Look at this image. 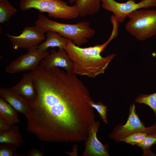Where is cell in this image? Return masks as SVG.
<instances>
[{
	"instance_id": "obj_1",
	"label": "cell",
	"mask_w": 156,
	"mask_h": 156,
	"mask_svg": "<svg viewBox=\"0 0 156 156\" xmlns=\"http://www.w3.org/2000/svg\"><path fill=\"white\" fill-rule=\"evenodd\" d=\"M34 100H27V130L47 142H85L96 121L90 92L75 74L59 68L31 71Z\"/></svg>"
},
{
	"instance_id": "obj_2",
	"label": "cell",
	"mask_w": 156,
	"mask_h": 156,
	"mask_svg": "<svg viewBox=\"0 0 156 156\" xmlns=\"http://www.w3.org/2000/svg\"><path fill=\"white\" fill-rule=\"evenodd\" d=\"M118 34V29L113 27L111 35L105 42L85 48L76 45L68 39L64 50L73 62L74 73L91 78H95L99 75L104 73L116 55L112 54L103 57L101 53Z\"/></svg>"
},
{
	"instance_id": "obj_3",
	"label": "cell",
	"mask_w": 156,
	"mask_h": 156,
	"mask_svg": "<svg viewBox=\"0 0 156 156\" xmlns=\"http://www.w3.org/2000/svg\"><path fill=\"white\" fill-rule=\"evenodd\" d=\"M34 23L46 32L48 30L56 32L79 47L87 42L95 34L89 22L84 21L74 24L63 23L51 20L40 14Z\"/></svg>"
},
{
	"instance_id": "obj_4",
	"label": "cell",
	"mask_w": 156,
	"mask_h": 156,
	"mask_svg": "<svg viewBox=\"0 0 156 156\" xmlns=\"http://www.w3.org/2000/svg\"><path fill=\"white\" fill-rule=\"evenodd\" d=\"M125 29L140 41L156 34V10L139 9L130 14Z\"/></svg>"
},
{
	"instance_id": "obj_5",
	"label": "cell",
	"mask_w": 156,
	"mask_h": 156,
	"mask_svg": "<svg viewBox=\"0 0 156 156\" xmlns=\"http://www.w3.org/2000/svg\"><path fill=\"white\" fill-rule=\"evenodd\" d=\"M20 7L23 11L31 8L48 13L50 17L63 20L72 19L78 16L75 7L68 5L61 0H20Z\"/></svg>"
},
{
	"instance_id": "obj_6",
	"label": "cell",
	"mask_w": 156,
	"mask_h": 156,
	"mask_svg": "<svg viewBox=\"0 0 156 156\" xmlns=\"http://www.w3.org/2000/svg\"><path fill=\"white\" fill-rule=\"evenodd\" d=\"M156 121L154 124L146 127L141 121L136 112L135 105H131L127 122L124 125L120 124L116 126L109 134L110 138L116 143L121 142L124 138L132 133L143 132L148 133L156 132Z\"/></svg>"
},
{
	"instance_id": "obj_7",
	"label": "cell",
	"mask_w": 156,
	"mask_h": 156,
	"mask_svg": "<svg viewBox=\"0 0 156 156\" xmlns=\"http://www.w3.org/2000/svg\"><path fill=\"white\" fill-rule=\"evenodd\" d=\"M103 9L112 12L119 23H122L129 14L134 11L142 8L156 6V0H142L136 3L134 0H128L120 3L114 0H101Z\"/></svg>"
},
{
	"instance_id": "obj_8",
	"label": "cell",
	"mask_w": 156,
	"mask_h": 156,
	"mask_svg": "<svg viewBox=\"0 0 156 156\" xmlns=\"http://www.w3.org/2000/svg\"><path fill=\"white\" fill-rule=\"evenodd\" d=\"M49 53L47 51H41L37 47L28 49L26 53L10 63L6 68V71L12 74L34 70L38 67L43 59Z\"/></svg>"
},
{
	"instance_id": "obj_9",
	"label": "cell",
	"mask_w": 156,
	"mask_h": 156,
	"mask_svg": "<svg viewBox=\"0 0 156 156\" xmlns=\"http://www.w3.org/2000/svg\"><path fill=\"white\" fill-rule=\"evenodd\" d=\"M46 32L35 25L25 27L21 34L14 36L8 34L6 35L11 41L13 48L29 49L38 46L45 39Z\"/></svg>"
},
{
	"instance_id": "obj_10",
	"label": "cell",
	"mask_w": 156,
	"mask_h": 156,
	"mask_svg": "<svg viewBox=\"0 0 156 156\" xmlns=\"http://www.w3.org/2000/svg\"><path fill=\"white\" fill-rule=\"evenodd\" d=\"M39 67L47 69L60 67L67 72L74 74L73 62L62 49H59L57 51L54 48L51 49V52L41 61Z\"/></svg>"
},
{
	"instance_id": "obj_11",
	"label": "cell",
	"mask_w": 156,
	"mask_h": 156,
	"mask_svg": "<svg viewBox=\"0 0 156 156\" xmlns=\"http://www.w3.org/2000/svg\"><path fill=\"white\" fill-rule=\"evenodd\" d=\"M100 125L99 121H95L92 125L85 142V147L82 156H109L108 146L103 144L97 138Z\"/></svg>"
},
{
	"instance_id": "obj_12",
	"label": "cell",
	"mask_w": 156,
	"mask_h": 156,
	"mask_svg": "<svg viewBox=\"0 0 156 156\" xmlns=\"http://www.w3.org/2000/svg\"><path fill=\"white\" fill-rule=\"evenodd\" d=\"M9 88L29 101H33L35 99V90L31 72L24 74L17 84Z\"/></svg>"
},
{
	"instance_id": "obj_13",
	"label": "cell",
	"mask_w": 156,
	"mask_h": 156,
	"mask_svg": "<svg viewBox=\"0 0 156 156\" xmlns=\"http://www.w3.org/2000/svg\"><path fill=\"white\" fill-rule=\"evenodd\" d=\"M0 95L1 98L10 104L17 112L26 115L27 112V100L9 88L1 87Z\"/></svg>"
},
{
	"instance_id": "obj_14",
	"label": "cell",
	"mask_w": 156,
	"mask_h": 156,
	"mask_svg": "<svg viewBox=\"0 0 156 156\" xmlns=\"http://www.w3.org/2000/svg\"><path fill=\"white\" fill-rule=\"evenodd\" d=\"M76 8L79 16L84 17L97 13L101 7V0H69Z\"/></svg>"
},
{
	"instance_id": "obj_15",
	"label": "cell",
	"mask_w": 156,
	"mask_h": 156,
	"mask_svg": "<svg viewBox=\"0 0 156 156\" xmlns=\"http://www.w3.org/2000/svg\"><path fill=\"white\" fill-rule=\"evenodd\" d=\"M46 37L44 41L37 47L42 51H47L50 47H57L65 49L68 42V39L62 36L58 33L51 30L46 31Z\"/></svg>"
},
{
	"instance_id": "obj_16",
	"label": "cell",
	"mask_w": 156,
	"mask_h": 156,
	"mask_svg": "<svg viewBox=\"0 0 156 156\" xmlns=\"http://www.w3.org/2000/svg\"><path fill=\"white\" fill-rule=\"evenodd\" d=\"M24 142L19 127L15 125L10 130L0 131V143L12 144L18 148Z\"/></svg>"
},
{
	"instance_id": "obj_17",
	"label": "cell",
	"mask_w": 156,
	"mask_h": 156,
	"mask_svg": "<svg viewBox=\"0 0 156 156\" xmlns=\"http://www.w3.org/2000/svg\"><path fill=\"white\" fill-rule=\"evenodd\" d=\"M16 112L10 104L0 98V117L10 125H15L20 122Z\"/></svg>"
},
{
	"instance_id": "obj_18",
	"label": "cell",
	"mask_w": 156,
	"mask_h": 156,
	"mask_svg": "<svg viewBox=\"0 0 156 156\" xmlns=\"http://www.w3.org/2000/svg\"><path fill=\"white\" fill-rule=\"evenodd\" d=\"M17 11L8 0H0V23L8 21Z\"/></svg>"
},
{
	"instance_id": "obj_19",
	"label": "cell",
	"mask_w": 156,
	"mask_h": 156,
	"mask_svg": "<svg viewBox=\"0 0 156 156\" xmlns=\"http://www.w3.org/2000/svg\"><path fill=\"white\" fill-rule=\"evenodd\" d=\"M155 144H156V132L148 134L145 138L137 146L142 149L143 155L155 156L151 150V146Z\"/></svg>"
},
{
	"instance_id": "obj_20",
	"label": "cell",
	"mask_w": 156,
	"mask_h": 156,
	"mask_svg": "<svg viewBox=\"0 0 156 156\" xmlns=\"http://www.w3.org/2000/svg\"><path fill=\"white\" fill-rule=\"evenodd\" d=\"M135 102L148 106L153 111L155 116H156V92L149 94H140L135 99Z\"/></svg>"
},
{
	"instance_id": "obj_21",
	"label": "cell",
	"mask_w": 156,
	"mask_h": 156,
	"mask_svg": "<svg viewBox=\"0 0 156 156\" xmlns=\"http://www.w3.org/2000/svg\"><path fill=\"white\" fill-rule=\"evenodd\" d=\"M149 134L143 132L132 133L126 136L121 141L132 146L136 145L142 141Z\"/></svg>"
},
{
	"instance_id": "obj_22",
	"label": "cell",
	"mask_w": 156,
	"mask_h": 156,
	"mask_svg": "<svg viewBox=\"0 0 156 156\" xmlns=\"http://www.w3.org/2000/svg\"><path fill=\"white\" fill-rule=\"evenodd\" d=\"M17 148L12 144L0 143V156H25L23 154L18 153Z\"/></svg>"
},
{
	"instance_id": "obj_23",
	"label": "cell",
	"mask_w": 156,
	"mask_h": 156,
	"mask_svg": "<svg viewBox=\"0 0 156 156\" xmlns=\"http://www.w3.org/2000/svg\"><path fill=\"white\" fill-rule=\"evenodd\" d=\"M89 103L91 106L97 112L104 122L107 124V113L108 109L107 106L103 104L101 101L95 103L93 100L90 101Z\"/></svg>"
},
{
	"instance_id": "obj_24",
	"label": "cell",
	"mask_w": 156,
	"mask_h": 156,
	"mask_svg": "<svg viewBox=\"0 0 156 156\" xmlns=\"http://www.w3.org/2000/svg\"><path fill=\"white\" fill-rule=\"evenodd\" d=\"M10 125L0 117V131H7L11 129L14 125Z\"/></svg>"
},
{
	"instance_id": "obj_25",
	"label": "cell",
	"mask_w": 156,
	"mask_h": 156,
	"mask_svg": "<svg viewBox=\"0 0 156 156\" xmlns=\"http://www.w3.org/2000/svg\"><path fill=\"white\" fill-rule=\"evenodd\" d=\"M44 153L37 149L33 148L30 150L27 154V156H43Z\"/></svg>"
}]
</instances>
